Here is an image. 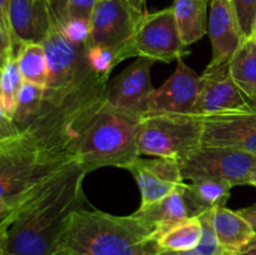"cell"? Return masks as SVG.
Returning <instances> with one entry per match:
<instances>
[{
  "mask_svg": "<svg viewBox=\"0 0 256 255\" xmlns=\"http://www.w3.org/2000/svg\"><path fill=\"white\" fill-rule=\"evenodd\" d=\"M0 75H2V68H0Z\"/></svg>",
  "mask_w": 256,
  "mask_h": 255,
  "instance_id": "b9f144b4",
  "label": "cell"
},
{
  "mask_svg": "<svg viewBox=\"0 0 256 255\" xmlns=\"http://www.w3.org/2000/svg\"><path fill=\"white\" fill-rule=\"evenodd\" d=\"M180 189L189 216L195 218L212 212L216 208L225 206L232 186L222 180L202 179L190 182L189 184L182 182Z\"/></svg>",
  "mask_w": 256,
  "mask_h": 255,
  "instance_id": "ac0fdd59",
  "label": "cell"
},
{
  "mask_svg": "<svg viewBox=\"0 0 256 255\" xmlns=\"http://www.w3.org/2000/svg\"><path fill=\"white\" fill-rule=\"evenodd\" d=\"M208 32L214 62H229L244 42L232 0H209Z\"/></svg>",
  "mask_w": 256,
  "mask_h": 255,
  "instance_id": "2e32d148",
  "label": "cell"
},
{
  "mask_svg": "<svg viewBox=\"0 0 256 255\" xmlns=\"http://www.w3.org/2000/svg\"><path fill=\"white\" fill-rule=\"evenodd\" d=\"M45 96L44 88L35 85L32 82H24L18 95L16 109H15L14 120L15 125L19 129L26 126L39 112L40 108L42 106Z\"/></svg>",
  "mask_w": 256,
  "mask_h": 255,
  "instance_id": "d4e9b609",
  "label": "cell"
},
{
  "mask_svg": "<svg viewBox=\"0 0 256 255\" xmlns=\"http://www.w3.org/2000/svg\"><path fill=\"white\" fill-rule=\"evenodd\" d=\"M142 14L135 12L126 0H98L90 19V36L86 45L106 46L122 52L134 35Z\"/></svg>",
  "mask_w": 256,
  "mask_h": 255,
  "instance_id": "ba28073f",
  "label": "cell"
},
{
  "mask_svg": "<svg viewBox=\"0 0 256 255\" xmlns=\"http://www.w3.org/2000/svg\"><path fill=\"white\" fill-rule=\"evenodd\" d=\"M206 2H209V0H206Z\"/></svg>",
  "mask_w": 256,
  "mask_h": 255,
  "instance_id": "7bdbcfd3",
  "label": "cell"
},
{
  "mask_svg": "<svg viewBox=\"0 0 256 255\" xmlns=\"http://www.w3.org/2000/svg\"><path fill=\"white\" fill-rule=\"evenodd\" d=\"M244 39L252 38L256 24V0H232Z\"/></svg>",
  "mask_w": 256,
  "mask_h": 255,
  "instance_id": "83f0119b",
  "label": "cell"
},
{
  "mask_svg": "<svg viewBox=\"0 0 256 255\" xmlns=\"http://www.w3.org/2000/svg\"><path fill=\"white\" fill-rule=\"evenodd\" d=\"M229 255H256V234L245 246H242L238 252H229Z\"/></svg>",
  "mask_w": 256,
  "mask_h": 255,
  "instance_id": "d590c367",
  "label": "cell"
},
{
  "mask_svg": "<svg viewBox=\"0 0 256 255\" xmlns=\"http://www.w3.org/2000/svg\"><path fill=\"white\" fill-rule=\"evenodd\" d=\"M16 62L24 82H32L46 89L48 80H49V68H48L46 55L42 44L39 42L22 44L16 56Z\"/></svg>",
  "mask_w": 256,
  "mask_h": 255,
  "instance_id": "603a6c76",
  "label": "cell"
},
{
  "mask_svg": "<svg viewBox=\"0 0 256 255\" xmlns=\"http://www.w3.org/2000/svg\"><path fill=\"white\" fill-rule=\"evenodd\" d=\"M152 60L138 58L115 79L109 82L105 102L112 108L144 118L155 88L152 82Z\"/></svg>",
  "mask_w": 256,
  "mask_h": 255,
  "instance_id": "8fae6325",
  "label": "cell"
},
{
  "mask_svg": "<svg viewBox=\"0 0 256 255\" xmlns=\"http://www.w3.org/2000/svg\"><path fill=\"white\" fill-rule=\"evenodd\" d=\"M126 170L132 172L142 194V205L156 202L179 189L184 182L179 162L166 158L139 156Z\"/></svg>",
  "mask_w": 256,
  "mask_h": 255,
  "instance_id": "5bb4252c",
  "label": "cell"
},
{
  "mask_svg": "<svg viewBox=\"0 0 256 255\" xmlns=\"http://www.w3.org/2000/svg\"><path fill=\"white\" fill-rule=\"evenodd\" d=\"M142 119L104 102L80 139L78 158L82 169L88 174L105 166L128 169L140 156L138 134Z\"/></svg>",
  "mask_w": 256,
  "mask_h": 255,
  "instance_id": "277c9868",
  "label": "cell"
},
{
  "mask_svg": "<svg viewBox=\"0 0 256 255\" xmlns=\"http://www.w3.org/2000/svg\"><path fill=\"white\" fill-rule=\"evenodd\" d=\"M178 162L184 180H222L234 188L250 185L256 156L232 148L200 145Z\"/></svg>",
  "mask_w": 256,
  "mask_h": 255,
  "instance_id": "52a82bcc",
  "label": "cell"
},
{
  "mask_svg": "<svg viewBox=\"0 0 256 255\" xmlns=\"http://www.w3.org/2000/svg\"><path fill=\"white\" fill-rule=\"evenodd\" d=\"M175 22L186 46L202 39L208 32L206 0H174Z\"/></svg>",
  "mask_w": 256,
  "mask_h": 255,
  "instance_id": "ffe728a7",
  "label": "cell"
},
{
  "mask_svg": "<svg viewBox=\"0 0 256 255\" xmlns=\"http://www.w3.org/2000/svg\"><path fill=\"white\" fill-rule=\"evenodd\" d=\"M128 4L132 8L139 14H144L145 8V0H126Z\"/></svg>",
  "mask_w": 256,
  "mask_h": 255,
  "instance_id": "8d00e7d4",
  "label": "cell"
},
{
  "mask_svg": "<svg viewBox=\"0 0 256 255\" xmlns=\"http://www.w3.org/2000/svg\"><path fill=\"white\" fill-rule=\"evenodd\" d=\"M202 132L198 115H145L140 122L138 152L179 162L202 145Z\"/></svg>",
  "mask_w": 256,
  "mask_h": 255,
  "instance_id": "5b68a950",
  "label": "cell"
},
{
  "mask_svg": "<svg viewBox=\"0 0 256 255\" xmlns=\"http://www.w3.org/2000/svg\"><path fill=\"white\" fill-rule=\"evenodd\" d=\"M9 19L14 35L12 58L28 42L42 44L56 24L48 0H9Z\"/></svg>",
  "mask_w": 256,
  "mask_h": 255,
  "instance_id": "9a60e30c",
  "label": "cell"
},
{
  "mask_svg": "<svg viewBox=\"0 0 256 255\" xmlns=\"http://www.w3.org/2000/svg\"><path fill=\"white\" fill-rule=\"evenodd\" d=\"M229 72L242 94L256 105V40L242 42L229 60Z\"/></svg>",
  "mask_w": 256,
  "mask_h": 255,
  "instance_id": "44dd1931",
  "label": "cell"
},
{
  "mask_svg": "<svg viewBox=\"0 0 256 255\" xmlns=\"http://www.w3.org/2000/svg\"><path fill=\"white\" fill-rule=\"evenodd\" d=\"M252 38L256 40V24H255V30H254V35H252Z\"/></svg>",
  "mask_w": 256,
  "mask_h": 255,
  "instance_id": "ab89813d",
  "label": "cell"
},
{
  "mask_svg": "<svg viewBox=\"0 0 256 255\" xmlns=\"http://www.w3.org/2000/svg\"><path fill=\"white\" fill-rule=\"evenodd\" d=\"M54 19L59 26L68 20V0H48Z\"/></svg>",
  "mask_w": 256,
  "mask_h": 255,
  "instance_id": "1f68e13d",
  "label": "cell"
},
{
  "mask_svg": "<svg viewBox=\"0 0 256 255\" xmlns=\"http://www.w3.org/2000/svg\"><path fill=\"white\" fill-rule=\"evenodd\" d=\"M159 255H160V254H159Z\"/></svg>",
  "mask_w": 256,
  "mask_h": 255,
  "instance_id": "ee69618b",
  "label": "cell"
},
{
  "mask_svg": "<svg viewBox=\"0 0 256 255\" xmlns=\"http://www.w3.org/2000/svg\"><path fill=\"white\" fill-rule=\"evenodd\" d=\"M2 255H12V254H8V252H2Z\"/></svg>",
  "mask_w": 256,
  "mask_h": 255,
  "instance_id": "60d3db41",
  "label": "cell"
},
{
  "mask_svg": "<svg viewBox=\"0 0 256 255\" xmlns=\"http://www.w3.org/2000/svg\"><path fill=\"white\" fill-rule=\"evenodd\" d=\"M202 222L199 216L189 218L180 224L175 225L158 239L162 252H186L196 246L202 240Z\"/></svg>",
  "mask_w": 256,
  "mask_h": 255,
  "instance_id": "7402d4cb",
  "label": "cell"
},
{
  "mask_svg": "<svg viewBox=\"0 0 256 255\" xmlns=\"http://www.w3.org/2000/svg\"><path fill=\"white\" fill-rule=\"evenodd\" d=\"M49 68V80L46 89L65 90L79 82L88 72L90 66L85 58V48L75 45L56 26L42 42Z\"/></svg>",
  "mask_w": 256,
  "mask_h": 255,
  "instance_id": "7c38bea8",
  "label": "cell"
},
{
  "mask_svg": "<svg viewBox=\"0 0 256 255\" xmlns=\"http://www.w3.org/2000/svg\"><path fill=\"white\" fill-rule=\"evenodd\" d=\"M98 0H68V19L90 20Z\"/></svg>",
  "mask_w": 256,
  "mask_h": 255,
  "instance_id": "f546056e",
  "label": "cell"
},
{
  "mask_svg": "<svg viewBox=\"0 0 256 255\" xmlns=\"http://www.w3.org/2000/svg\"><path fill=\"white\" fill-rule=\"evenodd\" d=\"M202 145L232 148L256 156V106L202 116Z\"/></svg>",
  "mask_w": 256,
  "mask_h": 255,
  "instance_id": "9c48e42d",
  "label": "cell"
},
{
  "mask_svg": "<svg viewBox=\"0 0 256 255\" xmlns=\"http://www.w3.org/2000/svg\"><path fill=\"white\" fill-rule=\"evenodd\" d=\"M236 212H239L250 225H252V228L254 229L256 234V205H252V206L249 208H244V209L236 210Z\"/></svg>",
  "mask_w": 256,
  "mask_h": 255,
  "instance_id": "e575fe53",
  "label": "cell"
},
{
  "mask_svg": "<svg viewBox=\"0 0 256 255\" xmlns=\"http://www.w3.org/2000/svg\"><path fill=\"white\" fill-rule=\"evenodd\" d=\"M202 222V235L199 244L186 252H162L160 255H229V252L220 245L212 224V212L200 215Z\"/></svg>",
  "mask_w": 256,
  "mask_h": 255,
  "instance_id": "484cf974",
  "label": "cell"
},
{
  "mask_svg": "<svg viewBox=\"0 0 256 255\" xmlns=\"http://www.w3.org/2000/svg\"><path fill=\"white\" fill-rule=\"evenodd\" d=\"M22 82L24 79L18 66L16 59L10 58L2 69V75H0V108L10 119L14 116L18 95L22 89Z\"/></svg>",
  "mask_w": 256,
  "mask_h": 255,
  "instance_id": "cb8c5ba5",
  "label": "cell"
},
{
  "mask_svg": "<svg viewBox=\"0 0 256 255\" xmlns=\"http://www.w3.org/2000/svg\"><path fill=\"white\" fill-rule=\"evenodd\" d=\"M212 224L218 242L228 252H238L255 236L252 225L236 210L234 212L226 206L212 210Z\"/></svg>",
  "mask_w": 256,
  "mask_h": 255,
  "instance_id": "d6986e66",
  "label": "cell"
},
{
  "mask_svg": "<svg viewBox=\"0 0 256 255\" xmlns=\"http://www.w3.org/2000/svg\"><path fill=\"white\" fill-rule=\"evenodd\" d=\"M186 48L170 6L155 12H144L140 16L134 35L122 50L120 59L124 62L128 58L136 56L154 62H172L186 55L189 52Z\"/></svg>",
  "mask_w": 256,
  "mask_h": 255,
  "instance_id": "8992f818",
  "label": "cell"
},
{
  "mask_svg": "<svg viewBox=\"0 0 256 255\" xmlns=\"http://www.w3.org/2000/svg\"><path fill=\"white\" fill-rule=\"evenodd\" d=\"M0 25L9 34L10 39H12V45L14 46V35H12L9 19V0H0Z\"/></svg>",
  "mask_w": 256,
  "mask_h": 255,
  "instance_id": "d6a6232c",
  "label": "cell"
},
{
  "mask_svg": "<svg viewBox=\"0 0 256 255\" xmlns=\"http://www.w3.org/2000/svg\"><path fill=\"white\" fill-rule=\"evenodd\" d=\"M62 255H92L88 254V252H72V250H68V252H62Z\"/></svg>",
  "mask_w": 256,
  "mask_h": 255,
  "instance_id": "f35d334b",
  "label": "cell"
},
{
  "mask_svg": "<svg viewBox=\"0 0 256 255\" xmlns=\"http://www.w3.org/2000/svg\"><path fill=\"white\" fill-rule=\"evenodd\" d=\"M132 215L156 240L168 230L190 218L180 188L159 202L140 206Z\"/></svg>",
  "mask_w": 256,
  "mask_h": 255,
  "instance_id": "e0dca14e",
  "label": "cell"
},
{
  "mask_svg": "<svg viewBox=\"0 0 256 255\" xmlns=\"http://www.w3.org/2000/svg\"><path fill=\"white\" fill-rule=\"evenodd\" d=\"M250 185H252V186H256V164H255L254 169H252V176H250Z\"/></svg>",
  "mask_w": 256,
  "mask_h": 255,
  "instance_id": "74e56055",
  "label": "cell"
},
{
  "mask_svg": "<svg viewBox=\"0 0 256 255\" xmlns=\"http://www.w3.org/2000/svg\"><path fill=\"white\" fill-rule=\"evenodd\" d=\"M252 106L256 105L242 94L230 76L229 62H210L200 75V89L194 114L202 118Z\"/></svg>",
  "mask_w": 256,
  "mask_h": 255,
  "instance_id": "30bf717a",
  "label": "cell"
},
{
  "mask_svg": "<svg viewBox=\"0 0 256 255\" xmlns=\"http://www.w3.org/2000/svg\"><path fill=\"white\" fill-rule=\"evenodd\" d=\"M12 58V45L9 34L0 25V68H4L8 60Z\"/></svg>",
  "mask_w": 256,
  "mask_h": 255,
  "instance_id": "4dcf8cb0",
  "label": "cell"
},
{
  "mask_svg": "<svg viewBox=\"0 0 256 255\" xmlns=\"http://www.w3.org/2000/svg\"><path fill=\"white\" fill-rule=\"evenodd\" d=\"M60 28L70 42L79 46H86L90 36V20L68 19Z\"/></svg>",
  "mask_w": 256,
  "mask_h": 255,
  "instance_id": "f1b7e54d",
  "label": "cell"
},
{
  "mask_svg": "<svg viewBox=\"0 0 256 255\" xmlns=\"http://www.w3.org/2000/svg\"><path fill=\"white\" fill-rule=\"evenodd\" d=\"M85 58L92 72L106 78H109L112 69L118 64H120L118 60V52L115 50L106 46H99V45H95V46L86 45Z\"/></svg>",
  "mask_w": 256,
  "mask_h": 255,
  "instance_id": "4316f807",
  "label": "cell"
},
{
  "mask_svg": "<svg viewBox=\"0 0 256 255\" xmlns=\"http://www.w3.org/2000/svg\"><path fill=\"white\" fill-rule=\"evenodd\" d=\"M102 100L99 86L89 82L46 90L36 116L0 139V199L39 194L75 166L82 132Z\"/></svg>",
  "mask_w": 256,
  "mask_h": 255,
  "instance_id": "6da1fadb",
  "label": "cell"
},
{
  "mask_svg": "<svg viewBox=\"0 0 256 255\" xmlns=\"http://www.w3.org/2000/svg\"><path fill=\"white\" fill-rule=\"evenodd\" d=\"M19 128L15 125V122H12V119H10L2 109L0 108V139L5 136H9V135L15 134L16 132H19Z\"/></svg>",
  "mask_w": 256,
  "mask_h": 255,
  "instance_id": "836d02e7",
  "label": "cell"
},
{
  "mask_svg": "<svg viewBox=\"0 0 256 255\" xmlns=\"http://www.w3.org/2000/svg\"><path fill=\"white\" fill-rule=\"evenodd\" d=\"M92 255H159L158 240L134 216L76 209L68 219L60 242L62 252Z\"/></svg>",
  "mask_w": 256,
  "mask_h": 255,
  "instance_id": "3957f363",
  "label": "cell"
},
{
  "mask_svg": "<svg viewBox=\"0 0 256 255\" xmlns=\"http://www.w3.org/2000/svg\"><path fill=\"white\" fill-rule=\"evenodd\" d=\"M88 172L80 162L39 196L22 208L8 230L5 252L12 255H62L60 242L68 219L85 202Z\"/></svg>",
  "mask_w": 256,
  "mask_h": 255,
  "instance_id": "7a4b0ae2",
  "label": "cell"
},
{
  "mask_svg": "<svg viewBox=\"0 0 256 255\" xmlns=\"http://www.w3.org/2000/svg\"><path fill=\"white\" fill-rule=\"evenodd\" d=\"M174 72L154 89L145 115H195L200 89V75L179 58Z\"/></svg>",
  "mask_w": 256,
  "mask_h": 255,
  "instance_id": "4fadbf2b",
  "label": "cell"
}]
</instances>
